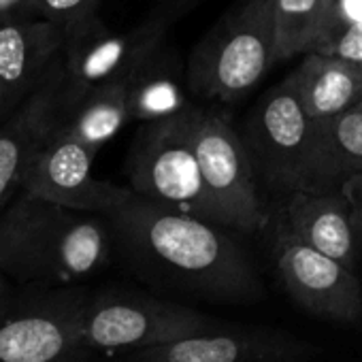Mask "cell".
Returning a JSON list of instances; mask_svg holds the SVG:
<instances>
[{
    "label": "cell",
    "mask_w": 362,
    "mask_h": 362,
    "mask_svg": "<svg viewBox=\"0 0 362 362\" xmlns=\"http://www.w3.org/2000/svg\"><path fill=\"white\" fill-rule=\"evenodd\" d=\"M330 0H273L279 60L307 54L328 16Z\"/></svg>",
    "instance_id": "ffe728a7"
},
{
    "label": "cell",
    "mask_w": 362,
    "mask_h": 362,
    "mask_svg": "<svg viewBox=\"0 0 362 362\" xmlns=\"http://www.w3.org/2000/svg\"><path fill=\"white\" fill-rule=\"evenodd\" d=\"M94 160L96 151L79 143L58 122L35 156L22 188L66 209L107 216L126 203L134 190L96 179L92 175Z\"/></svg>",
    "instance_id": "8fae6325"
},
{
    "label": "cell",
    "mask_w": 362,
    "mask_h": 362,
    "mask_svg": "<svg viewBox=\"0 0 362 362\" xmlns=\"http://www.w3.org/2000/svg\"><path fill=\"white\" fill-rule=\"evenodd\" d=\"M290 77L313 119L334 117L362 105V66L307 52Z\"/></svg>",
    "instance_id": "e0dca14e"
},
{
    "label": "cell",
    "mask_w": 362,
    "mask_h": 362,
    "mask_svg": "<svg viewBox=\"0 0 362 362\" xmlns=\"http://www.w3.org/2000/svg\"><path fill=\"white\" fill-rule=\"evenodd\" d=\"M320 351L281 328L222 324L170 343L122 351L117 362H309Z\"/></svg>",
    "instance_id": "7c38bea8"
},
{
    "label": "cell",
    "mask_w": 362,
    "mask_h": 362,
    "mask_svg": "<svg viewBox=\"0 0 362 362\" xmlns=\"http://www.w3.org/2000/svg\"><path fill=\"white\" fill-rule=\"evenodd\" d=\"M186 0H170L130 30H111L98 16L64 35L60 107L86 92L128 81V77L164 45L170 24L181 16Z\"/></svg>",
    "instance_id": "5b68a950"
},
{
    "label": "cell",
    "mask_w": 362,
    "mask_h": 362,
    "mask_svg": "<svg viewBox=\"0 0 362 362\" xmlns=\"http://www.w3.org/2000/svg\"><path fill=\"white\" fill-rule=\"evenodd\" d=\"M103 0H37V16L54 22L64 35L98 16Z\"/></svg>",
    "instance_id": "7402d4cb"
},
{
    "label": "cell",
    "mask_w": 362,
    "mask_h": 362,
    "mask_svg": "<svg viewBox=\"0 0 362 362\" xmlns=\"http://www.w3.org/2000/svg\"><path fill=\"white\" fill-rule=\"evenodd\" d=\"M16 290H18V284L9 275H5L3 271H0V311H3L7 307V303L13 298Z\"/></svg>",
    "instance_id": "cb8c5ba5"
},
{
    "label": "cell",
    "mask_w": 362,
    "mask_h": 362,
    "mask_svg": "<svg viewBox=\"0 0 362 362\" xmlns=\"http://www.w3.org/2000/svg\"><path fill=\"white\" fill-rule=\"evenodd\" d=\"M222 324L186 303L147 292L107 288L92 292L88 300L81 343L90 356L96 351L122 354L170 343Z\"/></svg>",
    "instance_id": "8992f818"
},
{
    "label": "cell",
    "mask_w": 362,
    "mask_h": 362,
    "mask_svg": "<svg viewBox=\"0 0 362 362\" xmlns=\"http://www.w3.org/2000/svg\"><path fill=\"white\" fill-rule=\"evenodd\" d=\"M362 173V105L326 119H313V136L300 188L334 192Z\"/></svg>",
    "instance_id": "2e32d148"
},
{
    "label": "cell",
    "mask_w": 362,
    "mask_h": 362,
    "mask_svg": "<svg viewBox=\"0 0 362 362\" xmlns=\"http://www.w3.org/2000/svg\"><path fill=\"white\" fill-rule=\"evenodd\" d=\"M309 52L326 54L349 64L362 66V22L326 18Z\"/></svg>",
    "instance_id": "44dd1931"
},
{
    "label": "cell",
    "mask_w": 362,
    "mask_h": 362,
    "mask_svg": "<svg viewBox=\"0 0 362 362\" xmlns=\"http://www.w3.org/2000/svg\"><path fill=\"white\" fill-rule=\"evenodd\" d=\"M113 252L107 216L75 211L20 190L0 211V271L18 286H77Z\"/></svg>",
    "instance_id": "7a4b0ae2"
},
{
    "label": "cell",
    "mask_w": 362,
    "mask_h": 362,
    "mask_svg": "<svg viewBox=\"0 0 362 362\" xmlns=\"http://www.w3.org/2000/svg\"><path fill=\"white\" fill-rule=\"evenodd\" d=\"M128 179L143 199L216 222L194 147V107L141 126L128 151Z\"/></svg>",
    "instance_id": "52a82bcc"
},
{
    "label": "cell",
    "mask_w": 362,
    "mask_h": 362,
    "mask_svg": "<svg viewBox=\"0 0 362 362\" xmlns=\"http://www.w3.org/2000/svg\"><path fill=\"white\" fill-rule=\"evenodd\" d=\"M113 250L151 290L211 305H250L262 281L228 228L136 192L107 214Z\"/></svg>",
    "instance_id": "6da1fadb"
},
{
    "label": "cell",
    "mask_w": 362,
    "mask_h": 362,
    "mask_svg": "<svg viewBox=\"0 0 362 362\" xmlns=\"http://www.w3.org/2000/svg\"><path fill=\"white\" fill-rule=\"evenodd\" d=\"M7 115H9V109H7V100H5V90L0 86V122H3Z\"/></svg>",
    "instance_id": "d4e9b609"
},
{
    "label": "cell",
    "mask_w": 362,
    "mask_h": 362,
    "mask_svg": "<svg viewBox=\"0 0 362 362\" xmlns=\"http://www.w3.org/2000/svg\"><path fill=\"white\" fill-rule=\"evenodd\" d=\"M279 60L273 0H241L192 52L186 79L203 98L233 105Z\"/></svg>",
    "instance_id": "3957f363"
},
{
    "label": "cell",
    "mask_w": 362,
    "mask_h": 362,
    "mask_svg": "<svg viewBox=\"0 0 362 362\" xmlns=\"http://www.w3.org/2000/svg\"><path fill=\"white\" fill-rule=\"evenodd\" d=\"M286 226L307 245L360 271L351 207L343 190L292 192L286 205Z\"/></svg>",
    "instance_id": "9a60e30c"
},
{
    "label": "cell",
    "mask_w": 362,
    "mask_h": 362,
    "mask_svg": "<svg viewBox=\"0 0 362 362\" xmlns=\"http://www.w3.org/2000/svg\"><path fill=\"white\" fill-rule=\"evenodd\" d=\"M194 147L216 224L245 235L262 228L267 214L256 168L230 119L194 109Z\"/></svg>",
    "instance_id": "ba28073f"
},
{
    "label": "cell",
    "mask_w": 362,
    "mask_h": 362,
    "mask_svg": "<svg viewBox=\"0 0 362 362\" xmlns=\"http://www.w3.org/2000/svg\"><path fill=\"white\" fill-rule=\"evenodd\" d=\"M62 47L64 33L45 18L0 24V86L9 115L47 81Z\"/></svg>",
    "instance_id": "5bb4252c"
},
{
    "label": "cell",
    "mask_w": 362,
    "mask_h": 362,
    "mask_svg": "<svg viewBox=\"0 0 362 362\" xmlns=\"http://www.w3.org/2000/svg\"><path fill=\"white\" fill-rule=\"evenodd\" d=\"M73 362H92V356H88V358H79V360H73Z\"/></svg>",
    "instance_id": "484cf974"
},
{
    "label": "cell",
    "mask_w": 362,
    "mask_h": 362,
    "mask_svg": "<svg viewBox=\"0 0 362 362\" xmlns=\"http://www.w3.org/2000/svg\"><path fill=\"white\" fill-rule=\"evenodd\" d=\"M92 292L83 286H18L0 311V362H73Z\"/></svg>",
    "instance_id": "277c9868"
},
{
    "label": "cell",
    "mask_w": 362,
    "mask_h": 362,
    "mask_svg": "<svg viewBox=\"0 0 362 362\" xmlns=\"http://www.w3.org/2000/svg\"><path fill=\"white\" fill-rule=\"evenodd\" d=\"M275 269L286 294L309 315L337 324L362 317V281L358 271L300 241L288 226L277 233Z\"/></svg>",
    "instance_id": "30bf717a"
},
{
    "label": "cell",
    "mask_w": 362,
    "mask_h": 362,
    "mask_svg": "<svg viewBox=\"0 0 362 362\" xmlns=\"http://www.w3.org/2000/svg\"><path fill=\"white\" fill-rule=\"evenodd\" d=\"M313 136V117L303 107L292 77L264 92L247 119L245 147L256 175L271 192L292 194L300 188Z\"/></svg>",
    "instance_id": "9c48e42d"
},
{
    "label": "cell",
    "mask_w": 362,
    "mask_h": 362,
    "mask_svg": "<svg viewBox=\"0 0 362 362\" xmlns=\"http://www.w3.org/2000/svg\"><path fill=\"white\" fill-rule=\"evenodd\" d=\"M62 60L47 81L0 122V211L22 190L35 156L60 117Z\"/></svg>",
    "instance_id": "4fadbf2b"
},
{
    "label": "cell",
    "mask_w": 362,
    "mask_h": 362,
    "mask_svg": "<svg viewBox=\"0 0 362 362\" xmlns=\"http://www.w3.org/2000/svg\"><path fill=\"white\" fill-rule=\"evenodd\" d=\"M188 109L184 66L177 52L162 45L128 77L130 122H158Z\"/></svg>",
    "instance_id": "ac0fdd59"
},
{
    "label": "cell",
    "mask_w": 362,
    "mask_h": 362,
    "mask_svg": "<svg viewBox=\"0 0 362 362\" xmlns=\"http://www.w3.org/2000/svg\"><path fill=\"white\" fill-rule=\"evenodd\" d=\"M341 190L347 197L349 207H351V226H354V235L358 243V258H360V269H362V173L354 175Z\"/></svg>",
    "instance_id": "603a6c76"
},
{
    "label": "cell",
    "mask_w": 362,
    "mask_h": 362,
    "mask_svg": "<svg viewBox=\"0 0 362 362\" xmlns=\"http://www.w3.org/2000/svg\"><path fill=\"white\" fill-rule=\"evenodd\" d=\"M58 122L86 147L100 151L128 122V81L107 83L60 107Z\"/></svg>",
    "instance_id": "d6986e66"
}]
</instances>
